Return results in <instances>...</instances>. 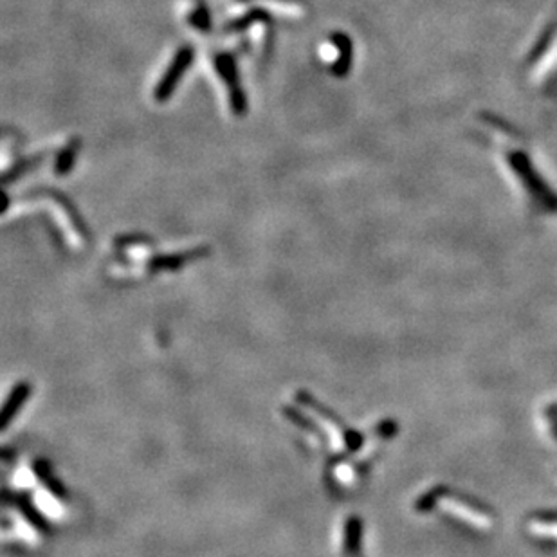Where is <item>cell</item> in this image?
I'll use <instances>...</instances> for the list:
<instances>
[{"label":"cell","instance_id":"6da1fadb","mask_svg":"<svg viewBox=\"0 0 557 557\" xmlns=\"http://www.w3.org/2000/svg\"><path fill=\"white\" fill-rule=\"evenodd\" d=\"M484 128L487 132L485 137L496 141L494 147L498 152V157L502 159L503 166L507 168L511 179H514L518 188H521L527 204L539 211H556L557 195L552 192V188L545 183V179L539 175L530 152L527 150L523 143H520L518 134L511 128L503 127L491 116L485 118Z\"/></svg>","mask_w":557,"mask_h":557},{"label":"cell","instance_id":"52a82bcc","mask_svg":"<svg viewBox=\"0 0 557 557\" xmlns=\"http://www.w3.org/2000/svg\"><path fill=\"white\" fill-rule=\"evenodd\" d=\"M238 2H247V0H238Z\"/></svg>","mask_w":557,"mask_h":557},{"label":"cell","instance_id":"3957f363","mask_svg":"<svg viewBox=\"0 0 557 557\" xmlns=\"http://www.w3.org/2000/svg\"><path fill=\"white\" fill-rule=\"evenodd\" d=\"M193 58H195V49L192 46H184L175 53L172 64L168 65V69L163 74V78L157 82L156 89H154V100L157 103H165L172 98V94L177 89L179 82L183 80L184 73L188 71V67L192 65Z\"/></svg>","mask_w":557,"mask_h":557},{"label":"cell","instance_id":"5b68a950","mask_svg":"<svg viewBox=\"0 0 557 557\" xmlns=\"http://www.w3.org/2000/svg\"><path fill=\"white\" fill-rule=\"evenodd\" d=\"M188 22H190V26H192L193 29H197L199 33L210 31L211 17L204 2H197L192 10H190V13H188Z\"/></svg>","mask_w":557,"mask_h":557},{"label":"cell","instance_id":"8992f818","mask_svg":"<svg viewBox=\"0 0 557 557\" xmlns=\"http://www.w3.org/2000/svg\"><path fill=\"white\" fill-rule=\"evenodd\" d=\"M78 141L69 143L67 147L64 150L60 152L58 157H56V165H55V174L56 175H65L67 172H71V168L74 166V161H76V154H78Z\"/></svg>","mask_w":557,"mask_h":557},{"label":"cell","instance_id":"7a4b0ae2","mask_svg":"<svg viewBox=\"0 0 557 557\" xmlns=\"http://www.w3.org/2000/svg\"><path fill=\"white\" fill-rule=\"evenodd\" d=\"M213 65H215V71L220 74V78H222L226 89H228L229 105H231L233 112L237 116H246L247 98L246 92H244L242 87H240L237 62H235L233 55H229V53H217V55L213 56Z\"/></svg>","mask_w":557,"mask_h":557},{"label":"cell","instance_id":"277c9868","mask_svg":"<svg viewBox=\"0 0 557 557\" xmlns=\"http://www.w3.org/2000/svg\"><path fill=\"white\" fill-rule=\"evenodd\" d=\"M330 44L336 47V53H338L330 64V73L338 78H343V76H347L350 65H352V42L343 33H334L330 37Z\"/></svg>","mask_w":557,"mask_h":557}]
</instances>
